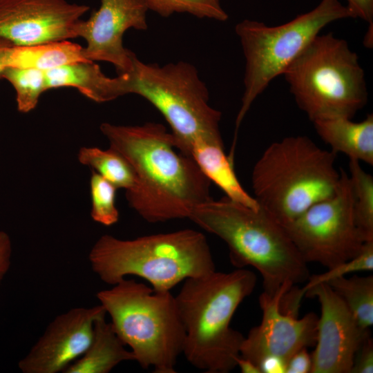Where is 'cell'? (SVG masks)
<instances>
[{
    "instance_id": "obj_22",
    "label": "cell",
    "mask_w": 373,
    "mask_h": 373,
    "mask_svg": "<svg viewBox=\"0 0 373 373\" xmlns=\"http://www.w3.org/2000/svg\"><path fill=\"white\" fill-rule=\"evenodd\" d=\"M79 162L95 171L117 189L126 191L133 187L135 173L126 159L111 148L82 147L77 155Z\"/></svg>"
},
{
    "instance_id": "obj_28",
    "label": "cell",
    "mask_w": 373,
    "mask_h": 373,
    "mask_svg": "<svg viewBox=\"0 0 373 373\" xmlns=\"http://www.w3.org/2000/svg\"><path fill=\"white\" fill-rule=\"evenodd\" d=\"M373 372V341L368 336L357 352L350 373Z\"/></svg>"
},
{
    "instance_id": "obj_18",
    "label": "cell",
    "mask_w": 373,
    "mask_h": 373,
    "mask_svg": "<svg viewBox=\"0 0 373 373\" xmlns=\"http://www.w3.org/2000/svg\"><path fill=\"white\" fill-rule=\"evenodd\" d=\"M134 361V356L115 333L106 316L95 323L92 341L86 352L72 363L64 373H108L124 361Z\"/></svg>"
},
{
    "instance_id": "obj_17",
    "label": "cell",
    "mask_w": 373,
    "mask_h": 373,
    "mask_svg": "<svg viewBox=\"0 0 373 373\" xmlns=\"http://www.w3.org/2000/svg\"><path fill=\"white\" fill-rule=\"evenodd\" d=\"M320 138L334 153H341L350 160L373 165V115L360 122L351 118L332 117L312 122Z\"/></svg>"
},
{
    "instance_id": "obj_8",
    "label": "cell",
    "mask_w": 373,
    "mask_h": 373,
    "mask_svg": "<svg viewBox=\"0 0 373 373\" xmlns=\"http://www.w3.org/2000/svg\"><path fill=\"white\" fill-rule=\"evenodd\" d=\"M126 73L128 93L142 97L160 112L182 153L198 142L224 146L222 113L210 105L209 90L193 64L180 61L161 66L136 56Z\"/></svg>"
},
{
    "instance_id": "obj_33",
    "label": "cell",
    "mask_w": 373,
    "mask_h": 373,
    "mask_svg": "<svg viewBox=\"0 0 373 373\" xmlns=\"http://www.w3.org/2000/svg\"><path fill=\"white\" fill-rule=\"evenodd\" d=\"M237 367H238L242 373H260L259 368L252 361L240 357L237 360Z\"/></svg>"
},
{
    "instance_id": "obj_29",
    "label": "cell",
    "mask_w": 373,
    "mask_h": 373,
    "mask_svg": "<svg viewBox=\"0 0 373 373\" xmlns=\"http://www.w3.org/2000/svg\"><path fill=\"white\" fill-rule=\"evenodd\" d=\"M312 355L306 347L294 354L286 364L285 373H311Z\"/></svg>"
},
{
    "instance_id": "obj_23",
    "label": "cell",
    "mask_w": 373,
    "mask_h": 373,
    "mask_svg": "<svg viewBox=\"0 0 373 373\" xmlns=\"http://www.w3.org/2000/svg\"><path fill=\"white\" fill-rule=\"evenodd\" d=\"M348 175L356 225L367 241L373 240V177L356 160L349 161Z\"/></svg>"
},
{
    "instance_id": "obj_11",
    "label": "cell",
    "mask_w": 373,
    "mask_h": 373,
    "mask_svg": "<svg viewBox=\"0 0 373 373\" xmlns=\"http://www.w3.org/2000/svg\"><path fill=\"white\" fill-rule=\"evenodd\" d=\"M307 297L321 305L311 373H350L357 352L370 336L357 323L343 300L327 283L309 288Z\"/></svg>"
},
{
    "instance_id": "obj_16",
    "label": "cell",
    "mask_w": 373,
    "mask_h": 373,
    "mask_svg": "<svg viewBox=\"0 0 373 373\" xmlns=\"http://www.w3.org/2000/svg\"><path fill=\"white\" fill-rule=\"evenodd\" d=\"M46 89L73 87L98 103L128 94L127 73L109 77L94 61L77 62L45 71Z\"/></svg>"
},
{
    "instance_id": "obj_20",
    "label": "cell",
    "mask_w": 373,
    "mask_h": 373,
    "mask_svg": "<svg viewBox=\"0 0 373 373\" xmlns=\"http://www.w3.org/2000/svg\"><path fill=\"white\" fill-rule=\"evenodd\" d=\"M83 61H89L84 55V47L68 40L11 46L8 48L6 57V67L43 71Z\"/></svg>"
},
{
    "instance_id": "obj_34",
    "label": "cell",
    "mask_w": 373,
    "mask_h": 373,
    "mask_svg": "<svg viewBox=\"0 0 373 373\" xmlns=\"http://www.w3.org/2000/svg\"><path fill=\"white\" fill-rule=\"evenodd\" d=\"M13 46L10 42L0 39V75L4 68H6V57L8 48Z\"/></svg>"
},
{
    "instance_id": "obj_27",
    "label": "cell",
    "mask_w": 373,
    "mask_h": 373,
    "mask_svg": "<svg viewBox=\"0 0 373 373\" xmlns=\"http://www.w3.org/2000/svg\"><path fill=\"white\" fill-rule=\"evenodd\" d=\"M372 270L373 240H371L366 242L361 251L354 258L327 269L326 272L309 276L304 287L300 289H298V294L302 298L309 288L317 284L327 283L334 278L345 276L350 273Z\"/></svg>"
},
{
    "instance_id": "obj_1",
    "label": "cell",
    "mask_w": 373,
    "mask_h": 373,
    "mask_svg": "<svg viewBox=\"0 0 373 373\" xmlns=\"http://www.w3.org/2000/svg\"><path fill=\"white\" fill-rule=\"evenodd\" d=\"M109 147L122 155L135 176L126 191L130 207L151 223L189 218L198 205L211 198V183L195 160L175 145L160 123L100 125Z\"/></svg>"
},
{
    "instance_id": "obj_21",
    "label": "cell",
    "mask_w": 373,
    "mask_h": 373,
    "mask_svg": "<svg viewBox=\"0 0 373 373\" xmlns=\"http://www.w3.org/2000/svg\"><path fill=\"white\" fill-rule=\"evenodd\" d=\"M343 300L357 323L364 329L373 325V276L354 275L327 283Z\"/></svg>"
},
{
    "instance_id": "obj_14",
    "label": "cell",
    "mask_w": 373,
    "mask_h": 373,
    "mask_svg": "<svg viewBox=\"0 0 373 373\" xmlns=\"http://www.w3.org/2000/svg\"><path fill=\"white\" fill-rule=\"evenodd\" d=\"M149 8L145 0H101L99 8L76 27L77 37L86 41L84 55L89 61L112 64L118 74L131 70L135 54L123 45L126 30H146Z\"/></svg>"
},
{
    "instance_id": "obj_2",
    "label": "cell",
    "mask_w": 373,
    "mask_h": 373,
    "mask_svg": "<svg viewBox=\"0 0 373 373\" xmlns=\"http://www.w3.org/2000/svg\"><path fill=\"white\" fill-rule=\"evenodd\" d=\"M256 280L253 271L238 268L183 281L175 298L185 332L182 354L193 367L207 373H227L237 367L245 336L231 322Z\"/></svg>"
},
{
    "instance_id": "obj_6",
    "label": "cell",
    "mask_w": 373,
    "mask_h": 373,
    "mask_svg": "<svg viewBox=\"0 0 373 373\" xmlns=\"http://www.w3.org/2000/svg\"><path fill=\"white\" fill-rule=\"evenodd\" d=\"M134 361L154 373H175L185 332L171 291L124 278L96 294Z\"/></svg>"
},
{
    "instance_id": "obj_10",
    "label": "cell",
    "mask_w": 373,
    "mask_h": 373,
    "mask_svg": "<svg viewBox=\"0 0 373 373\" xmlns=\"http://www.w3.org/2000/svg\"><path fill=\"white\" fill-rule=\"evenodd\" d=\"M340 173L334 195L282 224L307 263L327 269L354 258L367 242L355 221L349 175L342 169Z\"/></svg>"
},
{
    "instance_id": "obj_30",
    "label": "cell",
    "mask_w": 373,
    "mask_h": 373,
    "mask_svg": "<svg viewBox=\"0 0 373 373\" xmlns=\"http://www.w3.org/2000/svg\"><path fill=\"white\" fill-rule=\"evenodd\" d=\"M354 19L359 18L373 25V0H346Z\"/></svg>"
},
{
    "instance_id": "obj_24",
    "label": "cell",
    "mask_w": 373,
    "mask_h": 373,
    "mask_svg": "<svg viewBox=\"0 0 373 373\" xmlns=\"http://www.w3.org/2000/svg\"><path fill=\"white\" fill-rule=\"evenodd\" d=\"M8 81L16 92V102L19 112L26 113L37 105L41 95L46 91L45 71L28 68L6 67L0 79Z\"/></svg>"
},
{
    "instance_id": "obj_3",
    "label": "cell",
    "mask_w": 373,
    "mask_h": 373,
    "mask_svg": "<svg viewBox=\"0 0 373 373\" xmlns=\"http://www.w3.org/2000/svg\"><path fill=\"white\" fill-rule=\"evenodd\" d=\"M189 219L227 245L234 266L255 268L262 276L263 291L271 296L309 276L307 263L283 226L261 207L251 208L226 196L211 198L195 207Z\"/></svg>"
},
{
    "instance_id": "obj_32",
    "label": "cell",
    "mask_w": 373,
    "mask_h": 373,
    "mask_svg": "<svg viewBox=\"0 0 373 373\" xmlns=\"http://www.w3.org/2000/svg\"><path fill=\"white\" fill-rule=\"evenodd\" d=\"M260 373H285L286 363L275 356L263 358L258 365Z\"/></svg>"
},
{
    "instance_id": "obj_5",
    "label": "cell",
    "mask_w": 373,
    "mask_h": 373,
    "mask_svg": "<svg viewBox=\"0 0 373 373\" xmlns=\"http://www.w3.org/2000/svg\"><path fill=\"white\" fill-rule=\"evenodd\" d=\"M336 155L305 135L271 143L254 166V197L281 224L292 221L336 192L341 177Z\"/></svg>"
},
{
    "instance_id": "obj_31",
    "label": "cell",
    "mask_w": 373,
    "mask_h": 373,
    "mask_svg": "<svg viewBox=\"0 0 373 373\" xmlns=\"http://www.w3.org/2000/svg\"><path fill=\"white\" fill-rule=\"evenodd\" d=\"M12 256V243L9 235L0 231V283L8 273Z\"/></svg>"
},
{
    "instance_id": "obj_26",
    "label": "cell",
    "mask_w": 373,
    "mask_h": 373,
    "mask_svg": "<svg viewBox=\"0 0 373 373\" xmlns=\"http://www.w3.org/2000/svg\"><path fill=\"white\" fill-rule=\"evenodd\" d=\"M117 189L113 184L92 171L90 179V216L95 222L104 226H111L117 222L119 213L115 204Z\"/></svg>"
},
{
    "instance_id": "obj_12",
    "label": "cell",
    "mask_w": 373,
    "mask_h": 373,
    "mask_svg": "<svg viewBox=\"0 0 373 373\" xmlns=\"http://www.w3.org/2000/svg\"><path fill=\"white\" fill-rule=\"evenodd\" d=\"M292 287L285 285L273 296L263 291L259 296L261 322L245 336L240 350V356L257 367L268 356L278 357L287 364L298 350L315 345L318 316L310 312L297 318L281 309L283 296Z\"/></svg>"
},
{
    "instance_id": "obj_25",
    "label": "cell",
    "mask_w": 373,
    "mask_h": 373,
    "mask_svg": "<svg viewBox=\"0 0 373 373\" xmlns=\"http://www.w3.org/2000/svg\"><path fill=\"white\" fill-rule=\"evenodd\" d=\"M149 10L168 17L174 14H189L200 19L226 21L228 14L222 0H145Z\"/></svg>"
},
{
    "instance_id": "obj_4",
    "label": "cell",
    "mask_w": 373,
    "mask_h": 373,
    "mask_svg": "<svg viewBox=\"0 0 373 373\" xmlns=\"http://www.w3.org/2000/svg\"><path fill=\"white\" fill-rule=\"evenodd\" d=\"M88 260L104 283L113 285L133 276L156 291H171L186 279L216 271L205 236L191 229L131 240L103 235L92 247Z\"/></svg>"
},
{
    "instance_id": "obj_19",
    "label": "cell",
    "mask_w": 373,
    "mask_h": 373,
    "mask_svg": "<svg viewBox=\"0 0 373 373\" xmlns=\"http://www.w3.org/2000/svg\"><path fill=\"white\" fill-rule=\"evenodd\" d=\"M224 146L198 142L192 144L185 154L190 155L204 175L236 202L258 209L259 204L240 183L233 168V159L227 155Z\"/></svg>"
},
{
    "instance_id": "obj_15",
    "label": "cell",
    "mask_w": 373,
    "mask_h": 373,
    "mask_svg": "<svg viewBox=\"0 0 373 373\" xmlns=\"http://www.w3.org/2000/svg\"><path fill=\"white\" fill-rule=\"evenodd\" d=\"M99 304L75 307L57 316L18 363L23 373H57L78 359L90 345L95 321L106 316Z\"/></svg>"
},
{
    "instance_id": "obj_7",
    "label": "cell",
    "mask_w": 373,
    "mask_h": 373,
    "mask_svg": "<svg viewBox=\"0 0 373 373\" xmlns=\"http://www.w3.org/2000/svg\"><path fill=\"white\" fill-rule=\"evenodd\" d=\"M283 75L297 106L312 122L352 119L367 102L365 73L357 54L332 32L316 35Z\"/></svg>"
},
{
    "instance_id": "obj_9",
    "label": "cell",
    "mask_w": 373,
    "mask_h": 373,
    "mask_svg": "<svg viewBox=\"0 0 373 373\" xmlns=\"http://www.w3.org/2000/svg\"><path fill=\"white\" fill-rule=\"evenodd\" d=\"M354 19L340 0H321L311 10L285 23L268 26L252 19L236 25L245 59L244 92L236 119V134L256 98L327 26L336 21Z\"/></svg>"
},
{
    "instance_id": "obj_13",
    "label": "cell",
    "mask_w": 373,
    "mask_h": 373,
    "mask_svg": "<svg viewBox=\"0 0 373 373\" xmlns=\"http://www.w3.org/2000/svg\"><path fill=\"white\" fill-rule=\"evenodd\" d=\"M89 8L66 0H0V39L29 46L75 38Z\"/></svg>"
}]
</instances>
